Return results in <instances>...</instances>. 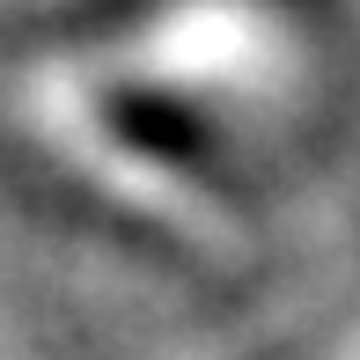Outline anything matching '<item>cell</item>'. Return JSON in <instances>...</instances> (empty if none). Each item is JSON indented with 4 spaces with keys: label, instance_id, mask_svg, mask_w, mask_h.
Wrapping results in <instances>:
<instances>
[{
    "label": "cell",
    "instance_id": "cell-1",
    "mask_svg": "<svg viewBox=\"0 0 360 360\" xmlns=\"http://www.w3.org/2000/svg\"><path fill=\"white\" fill-rule=\"evenodd\" d=\"M52 140H59V155H74L81 169L96 176V184H110V191H125V199H140L147 214H169L176 228H191L199 243H228V228L214 214H199V191H184L176 176H162V169H147V162H133L118 140L103 133V125H89L81 110H52Z\"/></svg>",
    "mask_w": 360,
    "mask_h": 360
}]
</instances>
